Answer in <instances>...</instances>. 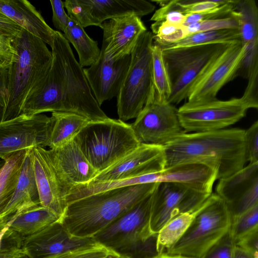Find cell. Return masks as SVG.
<instances>
[{"mask_svg": "<svg viewBox=\"0 0 258 258\" xmlns=\"http://www.w3.org/2000/svg\"><path fill=\"white\" fill-rule=\"evenodd\" d=\"M244 132L232 128L183 133L164 146L165 168L199 163L215 170L217 179L230 176L242 169L246 162Z\"/></svg>", "mask_w": 258, "mask_h": 258, "instance_id": "obj_1", "label": "cell"}, {"mask_svg": "<svg viewBox=\"0 0 258 258\" xmlns=\"http://www.w3.org/2000/svg\"><path fill=\"white\" fill-rule=\"evenodd\" d=\"M159 184H139L87 196L69 204L58 221L71 235L92 238L152 194Z\"/></svg>", "mask_w": 258, "mask_h": 258, "instance_id": "obj_2", "label": "cell"}, {"mask_svg": "<svg viewBox=\"0 0 258 258\" xmlns=\"http://www.w3.org/2000/svg\"><path fill=\"white\" fill-rule=\"evenodd\" d=\"M12 44L15 60L9 67L7 101L0 121L21 114L26 99L47 74L52 61L46 44L24 29Z\"/></svg>", "mask_w": 258, "mask_h": 258, "instance_id": "obj_3", "label": "cell"}, {"mask_svg": "<svg viewBox=\"0 0 258 258\" xmlns=\"http://www.w3.org/2000/svg\"><path fill=\"white\" fill-rule=\"evenodd\" d=\"M153 193L92 238L97 243L125 258H156L159 255L157 233L153 232L150 227Z\"/></svg>", "mask_w": 258, "mask_h": 258, "instance_id": "obj_4", "label": "cell"}, {"mask_svg": "<svg viewBox=\"0 0 258 258\" xmlns=\"http://www.w3.org/2000/svg\"><path fill=\"white\" fill-rule=\"evenodd\" d=\"M74 140L98 173L141 144L131 124L109 117L105 120L89 122Z\"/></svg>", "mask_w": 258, "mask_h": 258, "instance_id": "obj_5", "label": "cell"}, {"mask_svg": "<svg viewBox=\"0 0 258 258\" xmlns=\"http://www.w3.org/2000/svg\"><path fill=\"white\" fill-rule=\"evenodd\" d=\"M231 221L226 203L212 192L184 235L165 253L202 258L229 231Z\"/></svg>", "mask_w": 258, "mask_h": 258, "instance_id": "obj_6", "label": "cell"}, {"mask_svg": "<svg viewBox=\"0 0 258 258\" xmlns=\"http://www.w3.org/2000/svg\"><path fill=\"white\" fill-rule=\"evenodd\" d=\"M153 35L147 30L141 34L131 54L127 73L117 95L119 119L136 118L153 91L152 50Z\"/></svg>", "mask_w": 258, "mask_h": 258, "instance_id": "obj_7", "label": "cell"}, {"mask_svg": "<svg viewBox=\"0 0 258 258\" xmlns=\"http://www.w3.org/2000/svg\"><path fill=\"white\" fill-rule=\"evenodd\" d=\"M59 54L63 75V112L81 115L90 121L109 117L95 99L85 76L84 68L76 60L63 34L55 31L53 45Z\"/></svg>", "mask_w": 258, "mask_h": 258, "instance_id": "obj_8", "label": "cell"}, {"mask_svg": "<svg viewBox=\"0 0 258 258\" xmlns=\"http://www.w3.org/2000/svg\"><path fill=\"white\" fill-rule=\"evenodd\" d=\"M228 43L161 48L171 83L167 102L174 105L186 99L189 88L202 69Z\"/></svg>", "mask_w": 258, "mask_h": 258, "instance_id": "obj_9", "label": "cell"}, {"mask_svg": "<svg viewBox=\"0 0 258 258\" xmlns=\"http://www.w3.org/2000/svg\"><path fill=\"white\" fill-rule=\"evenodd\" d=\"M250 107L241 97L226 100L217 98L202 102L186 101L177 109L180 124L185 133L216 131L235 124Z\"/></svg>", "mask_w": 258, "mask_h": 258, "instance_id": "obj_10", "label": "cell"}, {"mask_svg": "<svg viewBox=\"0 0 258 258\" xmlns=\"http://www.w3.org/2000/svg\"><path fill=\"white\" fill-rule=\"evenodd\" d=\"M245 50V46L238 40L217 51L192 82L187 101L202 102L216 99L220 89L236 77Z\"/></svg>", "mask_w": 258, "mask_h": 258, "instance_id": "obj_11", "label": "cell"}, {"mask_svg": "<svg viewBox=\"0 0 258 258\" xmlns=\"http://www.w3.org/2000/svg\"><path fill=\"white\" fill-rule=\"evenodd\" d=\"M140 143L165 146L185 133L175 105L154 98L151 94L143 109L131 124Z\"/></svg>", "mask_w": 258, "mask_h": 258, "instance_id": "obj_12", "label": "cell"}, {"mask_svg": "<svg viewBox=\"0 0 258 258\" xmlns=\"http://www.w3.org/2000/svg\"><path fill=\"white\" fill-rule=\"evenodd\" d=\"M51 117L43 114L0 121V159L35 147L45 148L52 128Z\"/></svg>", "mask_w": 258, "mask_h": 258, "instance_id": "obj_13", "label": "cell"}, {"mask_svg": "<svg viewBox=\"0 0 258 258\" xmlns=\"http://www.w3.org/2000/svg\"><path fill=\"white\" fill-rule=\"evenodd\" d=\"M210 195L181 183H159L152 195V231L158 233L174 217L199 208Z\"/></svg>", "mask_w": 258, "mask_h": 258, "instance_id": "obj_14", "label": "cell"}, {"mask_svg": "<svg viewBox=\"0 0 258 258\" xmlns=\"http://www.w3.org/2000/svg\"><path fill=\"white\" fill-rule=\"evenodd\" d=\"M165 167L164 146L141 143L133 151L97 173L90 182L138 177L162 171Z\"/></svg>", "mask_w": 258, "mask_h": 258, "instance_id": "obj_15", "label": "cell"}, {"mask_svg": "<svg viewBox=\"0 0 258 258\" xmlns=\"http://www.w3.org/2000/svg\"><path fill=\"white\" fill-rule=\"evenodd\" d=\"M216 194L226 203L232 219L258 205V162L219 179Z\"/></svg>", "mask_w": 258, "mask_h": 258, "instance_id": "obj_16", "label": "cell"}, {"mask_svg": "<svg viewBox=\"0 0 258 258\" xmlns=\"http://www.w3.org/2000/svg\"><path fill=\"white\" fill-rule=\"evenodd\" d=\"M52 61L46 76L26 99L21 114L34 115L46 112H63V75L61 60L52 46Z\"/></svg>", "mask_w": 258, "mask_h": 258, "instance_id": "obj_17", "label": "cell"}, {"mask_svg": "<svg viewBox=\"0 0 258 258\" xmlns=\"http://www.w3.org/2000/svg\"><path fill=\"white\" fill-rule=\"evenodd\" d=\"M31 151L40 205L51 211L60 219L68 205V194L53 165L48 150L35 147Z\"/></svg>", "mask_w": 258, "mask_h": 258, "instance_id": "obj_18", "label": "cell"}, {"mask_svg": "<svg viewBox=\"0 0 258 258\" xmlns=\"http://www.w3.org/2000/svg\"><path fill=\"white\" fill-rule=\"evenodd\" d=\"M95 243L93 238L71 235L57 221L33 234L22 237V248L29 258H46Z\"/></svg>", "mask_w": 258, "mask_h": 258, "instance_id": "obj_19", "label": "cell"}, {"mask_svg": "<svg viewBox=\"0 0 258 258\" xmlns=\"http://www.w3.org/2000/svg\"><path fill=\"white\" fill-rule=\"evenodd\" d=\"M101 52L109 59L130 55L137 41L147 28L141 18L129 15L104 21Z\"/></svg>", "mask_w": 258, "mask_h": 258, "instance_id": "obj_20", "label": "cell"}, {"mask_svg": "<svg viewBox=\"0 0 258 258\" xmlns=\"http://www.w3.org/2000/svg\"><path fill=\"white\" fill-rule=\"evenodd\" d=\"M131 62V55L109 59L100 52L98 59L84 69L92 93L100 106L117 96Z\"/></svg>", "mask_w": 258, "mask_h": 258, "instance_id": "obj_21", "label": "cell"}, {"mask_svg": "<svg viewBox=\"0 0 258 258\" xmlns=\"http://www.w3.org/2000/svg\"><path fill=\"white\" fill-rule=\"evenodd\" d=\"M48 152L68 195L74 187L91 182L98 173L74 140Z\"/></svg>", "mask_w": 258, "mask_h": 258, "instance_id": "obj_22", "label": "cell"}, {"mask_svg": "<svg viewBox=\"0 0 258 258\" xmlns=\"http://www.w3.org/2000/svg\"><path fill=\"white\" fill-rule=\"evenodd\" d=\"M0 13L23 29L38 37L51 48L55 30L27 0H0Z\"/></svg>", "mask_w": 258, "mask_h": 258, "instance_id": "obj_23", "label": "cell"}, {"mask_svg": "<svg viewBox=\"0 0 258 258\" xmlns=\"http://www.w3.org/2000/svg\"><path fill=\"white\" fill-rule=\"evenodd\" d=\"M31 149L26 151L15 190L1 219L11 217L16 212L40 205L32 165Z\"/></svg>", "mask_w": 258, "mask_h": 258, "instance_id": "obj_24", "label": "cell"}, {"mask_svg": "<svg viewBox=\"0 0 258 258\" xmlns=\"http://www.w3.org/2000/svg\"><path fill=\"white\" fill-rule=\"evenodd\" d=\"M89 7L95 26L105 21L129 15L141 18L154 10L155 6L145 0H84Z\"/></svg>", "mask_w": 258, "mask_h": 258, "instance_id": "obj_25", "label": "cell"}, {"mask_svg": "<svg viewBox=\"0 0 258 258\" xmlns=\"http://www.w3.org/2000/svg\"><path fill=\"white\" fill-rule=\"evenodd\" d=\"M52 128L47 146L54 149L74 140L90 122L86 117L72 112H53L51 113Z\"/></svg>", "mask_w": 258, "mask_h": 258, "instance_id": "obj_26", "label": "cell"}, {"mask_svg": "<svg viewBox=\"0 0 258 258\" xmlns=\"http://www.w3.org/2000/svg\"><path fill=\"white\" fill-rule=\"evenodd\" d=\"M59 219L51 211L39 205L16 212L9 229L24 237L40 231Z\"/></svg>", "mask_w": 258, "mask_h": 258, "instance_id": "obj_27", "label": "cell"}, {"mask_svg": "<svg viewBox=\"0 0 258 258\" xmlns=\"http://www.w3.org/2000/svg\"><path fill=\"white\" fill-rule=\"evenodd\" d=\"M63 35L75 48L82 67H90L98 59L101 50L97 42L90 38L84 28L77 22L70 19Z\"/></svg>", "mask_w": 258, "mask_h": 258, "instance_id": "obj_28", "label": "cell"}, {"mask_svg": "<svg viewBox=\"0 0 258 258\" xmlns=\"http://www.w3.org/2000/svg\"><path fill=\"white\" fill-rule=\"evenodd\" d=\"M26 151L17 152L4 160L0 172V220L15 190Z\"/></svg>", "mask_w": 258, "mask_h": 258, "instance_id": "obj_29", "label": "cell"}, {"mask_svg": "<svg viewBox=\"0 0 258 258\" xmlns=\"http://www.w3.org/2000/svg\"><path fill=\"white\" fill-rule=\"evenodd\" d=\"M204 203L195 210L174 217L162 227L157 233L159 255L166 253L182 237Z\"/></svg>", "mask_w": 258, "mask_h": 258, "instance_id": "obj_30", "label": "cell"}, {"mask_svg": "<svg viewBox=\"0 0 258 258\" xmlns=\"http://www.w3.org/2000/svg\"><path fill=\"white\" fill-rule=\"evenodd\" d=\"M238 31L243 45L258 42V8L254 0H233Z\"/></svg>", "mask_w": 258, "mask_h": 258, "instance_id": "obj_31", "label": "cell"}, {"mask_svg": "<svg viewBox=\"0 0 258 258\" xmlns=\"http://www.w3.org/2000/svg\"><path fill=\"white\" fill-rule=\"evenodd\" d=\"M152 95L157 99L167 101L171 92V83L161 48L154 43L152 50Z\"/></svg>", "mask_w": 258, "mask_h": 258, "instance_id": "obj_32", "label": "cell"}, {"mask_svg": "<svg viewBox=\"0 0 258 258\" xmlns=\"http://www.w3.org/2000/svg\"><path fill=\"white\" fill-rule=\"evenodd\" d=\"M238 40H241L238 29H221L192 34L178 42L161 48L230 43Z\"/></svg>", "mask_w": 258, "mask_h": 258, "instance_id": "obj_33", "label": "cell"}, {"mask_svg": "<svg viewBox=\"0 0 258 258\" xmlns=\"http://www.w3.org/2000/svg\"><path fill=\"white\" fill-rule=\"evenodd\" d=\"M151 29L154 43L161 48L186 37L183 25H176L165 21H157L151 25Z\"/></svg>", "mask_w": 258, "mask_h": 258, "instance_id": "obj_34", "label": "cell"}, {"mask_svg": "<svg viewBox=\"0 0 258 258\" xmlns=\"http://www.w3.org/2000/svg\"><path fill=\"white\" fill-rule=\"evenodd\" d=\"M161 6L157 10L151 18V20L165 21L176 25H183L186 19L181 7L177 3V0L152 1Z\"/></svg>", "mask_w": 258, "mask_h": 258, "instance_id": "obj_35", "label": "cell"}, {"mask_svg": "<svg viewBox=\"0 0 258 258\" xmlns=\"http://www.w3.org/2000/svg\"><path fill=\"white\" fill-rule=\"evenodd\" d=\"M257 227H258V205L232 219L229 231L235 242L239 238Z\"/></svg>", "mask_w": 258, "mask_h": 258, "instance_id": "obj_36", "label": "cell"}, {"mask_svg": "<svg viewBox=\"0 0 258 258\" xmlns=\"http://www.w3.org/2000/svg\"><path fill=\"white\" fill-rule=\"evenodd\" d=\"M183 26L186 36L201 32L227 29H238V20L234 11L232 15L227 18L203 21Z\"/></svg>", "mask_w": 258, "mask_h": 258, "instance_id": "obj_37", "label": "cell"}, {"mask_svg": "<svg viewBox=\"0 0 258 258\" xmlns=\"http://www.w3.org/2000/svg\"><path fill=\"white\" fill-rule=\"evenodd\" d=\"M112 252L97 243L70 249L46 258H105Z\"/></svg>", "mask_w": 258, "mask_h": 258, "instance_id": "obj_38", "label": "cell"}, {"mask_svg": "<svg viewBox=\"0 0 258 258\" xmlns=\"http://www.w3.org/2000/svg\"><path fill=\"white\" fill-rule=\"evenodd\" d=\"M63 4L71 19L83 28L95 26L90 9L84 0H66Z\"/></svg>", "mask_w": 258, "mask_h": 258, "instance_id": "obj_39", "label": "cell"}, {"mask_svg": "<svg viewBox=\"0 0 258 258\" xmlns=\"http://www.w3.org/2000/svg\"><path fill=\"white\" fill-rule=\"evenodd\" d=\"M233 11V0H229L227 3L214 9L200 13L186 15V19L183 25L203 21L227 18L232 15Z\"/></svg>", "mask_w": 258, "mask_h": 258, "instance_id": "obj_40", "label": "cell"}, {"mask_svg": "<svg viewBox=\"0 0 258 258\" xmlns=\"http://www.w3.org/2000/svg\"><path fill=\"white\" fill-rule=\"evenodd\" d=\"M22 237L8 229L4 236L0 249V258H15L25 254L22 248Z\"/></svg>", "mask_w": 258, "mask_h": 258, "instance_id": "obj_41", "label": "cell"}, {"mask_svg": "<svg viewBox=\"0 0 258 258\" xmlns=\"http://www.w3.org/2000/svg\"><path fill=\"white\" fill-rule=\"evenodd\" d=\"M235 247V241L229 230L202 258H232Z\"/></svg>", "mask_w": 258, "mask_h": 258, "instance_id": "obj_42", "label": "cell"}, {"mask_svg": "<svg viewBox=\"0 0 258 258\" xmlns=\"http://www.w3.org/2000/svg\"><path fill=\"white\" fill-rule=\"evenodd\" d=\"M244 143L246 162H258V121L244 132Z\"/></svg>", "mask_w": 258, "mask_h": 258, "instance_id": "obj_43", "label": "cell"}, {"mask_svg": "<svg viewBox=\"0 0 258 258\" xmlns=\"http://www.w3.org/2000/svg\"><path fill=\"white\" fill-rule=\"evenodd\" d=\"M245 53L237 71L236 76L247 79L249 74L258 68V42L245 45Z\"/></svg>", "mask_w": 258, "mask_h": 258, "instance_id": "obj_44", "label": "cell"}, {"mask_svg": "<svg viewBox=\"0 0 258 258\" xmlns=\"http://www.w3.org/2000/svg\"><path fill=\"white\" fill-rule=\"evenodd\" d=\"M229 0H177L185 15L204 12L227 3Z\"/></svg>", "mask_w": 258, "mask_h": 258, "instance_id": "obj_45", "label": "cell"}, {"mask_svg": "<svg viewBox=\"0 0 258 258\" xmlns=\"http://www.w3.org/2000/svg\"><path fill=\"white\" fill-rule=\"evenodd\" d=\"M50 3L52 11L53 24L57 29L64 32L69 25L70 18L64 11L63 2L51 0Z\"/></svg>", "mask_w": 258, "mask_h": 258, "instance_id": "obj_46", "label": "cell"}, {"mask_svg": "<svg viewBox=\"0 0 258 258\" xmlns=\"http://www.w3.org/2000/svg\"><path fill=\"white\" fill-rule=\"evenodd\" d=\"M235 243L254 258H258V227L239 238Z\"/></svg>", "mask_w": 258, "mask_h": 258, "instance_id": "obj_47", "label": "cell"}, {"mask_svg": "<svg viewBox=\"0 0 258 258\" xmlns=\"http://www.w3.org/2000/svg\"><path fill=\"white\" fill-rule=\"evenodd\" d=\"M258 68L249 74L248 83L242 97L247 102L250 108H258L257 98Z\"/></svg>", "mask_w": 258, "mask_h": 258, "instance_id": "obj_48", "label": "cell"}, {"mask_svg": "<svg viewBox=\"0 0 258 258\" xmlns=\"http://www.w3.org/2000/svg\"><path fill=\"white\" fill-rule=\"evenodd\" d=\"M12 39L0 33V66L8 67L15 60Z\"/></svg>", "mask_w": 258, "mask_h": 258, "instance_id": "obj_49", "label": "cell"}, {"mask_svg": "<svg viewBox=\"0 0 258 258\" xmlns=\"http://www.w3.org/2000/svg\"><path fill=\"white\" fill-rule=\"evenodd\" d=\"M23 28L0 13V33L13 40L21 33Z\"/></svg>", "mask_w": 258, "mask_h": 258, "instance_id": "obj_50", "label": "cell"}, {"mask_svg": "<svg viewBox=\"0 0 258 258\" xmlns=\"http://www.w3.org/2000/svg\"><path fill=\"white\" fill-rule=\"evenodd\" d=\"M9 67L0 66V118L6 104Z\"/></svg>", "mask_w": 258, "mask_h": 258, "instance_id": "obj_51", "label": "cell"}, {"mask_svg": "<svg viewBox=\"0 0 258 258\" xmlns=\"http://www.w3.org/2000/svg\"><path fill=\"white\" fill-rule=\"evenodd\" d=\"M232 258H254L252 256L235 246Z\"/></svg>", "mask_w": 258, "mask_h": 258, "instance_id": "obj_52", "label": "cell"}, {"mask_svg": "<svg viewBox=\"0 0 258 258\" xmlns=\"http://www.w3.org/2000/svg\"><path fill=\"white\" fill-rule=\"evenodd\" d=\"M12 221V217L8 222V224L0 231V249L1 248L2 242L6 231L9 229V227Z\"/></svg>", "mask_w": 258, "mask_h": 258, "instance_id": "obj_53", "label": "cell"}, {"mask_svg": "<svg viewBox=\"0 0 258 258\" xmlns=\"http://www.w3.org/2000/svg\"><path fill=\"white\" fill-rule=\"evenodd\" d=\"M156 258H190L182 255H171L167 253H162L159 255Z\"/></svg>", "mask_w": 258, "mask_h": 258, "instance_id": "obj_54", "label": "cell"}, {"mask_svg": "<svg viewBox=\"0 0 258 258\" xmlns=\"http://www.w3.org/2000/svg\"><path fill=\"white\" fill-rule=\"evenodd\" d=\"M105 258H125L123 256H120L114 252H112L109 255H108L107 256H106Z\"/></svg>", "mask_w": 258, "mask_h": 258, "instance_id": "obj_55", "label": "cell"}, {"mask_svg": "<svg viewBox=\"0 0 258 258\" xmlns=\"http://www.w3.org/2000/svg\"><path fill=\"white\" fill-rule=\"evenodd\" d=\"M15 258H29L26 254H23L20 256H18Z\"/></svg>", "mask_w": 258, "mask_h": 258, "instance_id": "obj_56", "label": "cell"}, {"mask_svg": "<svg viewBox=\"0 0 258 258\" xmlns=\"http://www.w3.org/2000/svg\"><path fill=\"white\" fill-rule=\"evenodd\" d=\"M4 163H5V162L3 160H1V161H0V172H1V171L4 165Z\"/></svg>", "mask_w": 258, "mask_h": 258, "instance_id": "obj_57", "label": "cell"}]
</instances>
